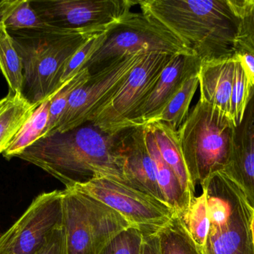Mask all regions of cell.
<instances>
[{
    "instance_id": "1",
    "label": "cell",
    "mask_w": 254,
    "mask_h": 254,
    "mask_svg": "<svg viewBox=\"0 0 254 254\" xmlns=\"http://www.w3.org/2000/svg\"><path fill=\"white\" fill-rule=\"evenodd\" d=\"M116 136L91 123L40 139L16 158L37 166L65 189L106 177L130 186Z\"/></svg>"
},
{
    "instance_id": "2",
    "label": "cell",
    "mask_w": 254,
    "mask_h": 254,
    "mask_svg": "<svg viewBox=\"0 0 254 254\" xmlns=\"http://www.w3.org/2000/svg\"><path fill=\"white\" fill-rule=\"evenodd\" d=\"M137 4L202 62L231 58L237 52L240 19L228 0H143Z\"/></svg>"
},
{
    "instance_id": "3",
    "label": "cell",
    "mask_w": 254,
    "mask_h": 254,
    "mask_svg": "<svg viewBox=\"0 0 254 254\" xmlns=\"http://www.w3.org/2000/svg\"><path fill=\"white\" fill-rule=\"evenodd\" d=\"M7 32L22 60V95L33 104H40L61 87L67 63L91 36L96 34L49 25Z\"/></svg>"
},
{
    "instance_id": "4",
    "label": "cell",
    "mask_w": 254,
    "mask_h": 254,
    "mask_svg": "<svg viewBox=\"0 0 254 254\" xmlns=\"http://www.w3.org/2000/svg\"><path fill=\"white\" fill-rule=\"evenodd\" d=\"M235 125L220 109L199 99L177 131L192 183L201 186L223 171L232 149Z\"/></svg>"
},
{
    "instance_id": "5",
    "label": "cell",
    "mask_w": 254,
    "mask_h": 254,
    "mask_svg": "<svg viewBox=\"0 0 254 254\" xmlns=\"http://www.w3.org/2000/svg\"><path fill=\"white\" fill-rule=\"evenodd\" d=\"M201 188L210 219L204 254H254V210L241 189L222 171L210 176Z\"/></svg>"
},
{
    "instance_id": "6",
    "label": "cell",
    "mask_w": 254,
    "mask_h": 254,
    "mask_svg": "<svg viewBox=\"0 0 254 254\" xmlns=\"http://www.w3.org/2000/svg\"><path fill=\"white\" fill-rule=\"evenodd\" d=\"M64 225L68 254H101L131 227L117 212L83 192L64 189Z\"/></svg>"
},
{
    "instance_id": "7",
    "label": "cell",
    "mask_w": 254,
    "mask_h": 254,
    "mask_svg": "<svg viewBox=\"0 0 254 254\" xmlns=\"http://www.w3.org/2000/svg\"><path fill=\"white\" fill-rule=\"evenodd\" d=\"M135 53L195 55L164 25L143 12H131L109 31L103 46L85 67L91 73L115 58Z\"/></svg>"
},
{
    "instance_id": "8",
    "label": "cell",
    "mask_w": 254,
    "mask_h": 254,
    "mask_svg": "<svg viewBox=\"0 0 254 254\" xmlns=\"http://www.w3.org/2000/svg\"><path fill=\"white\" fill-rule=\"evenodd\" d=\"M146 55L135 53L119 57L91 73L89 79L71 93L58 125L46 137L89 123L116 95L131 70Z\"/></svg>"
},
{
    "instance_id": "9",
    "label": "cell",
    "mask_w": 254,
    "mask_h": 254,
    "mask_svg": "<svg viewBox=\"0 0 254 254\" xmlns=\"http://www.w3.org/2000/svg\"><path fill=\"white\" fill-rule=\"evenodd\" d=\"M71 189L83 192L113 209L143 234L158 233L176 213L164 201L109 177H95Z\"/></svg>"
},
{
    "instance_id": "10",
    "label": "cell",
    "mask_w": 254,
    "mask_h": 254,
    "mask_svg": "<svg viewBox=\"0 0 254 254\" xmlns=\"http://www.w3.org/2000/svg\"><path fill=\"white\" fill-rule=\"evenodd\" d=\"M131 0H31L42 22L76 32H105L131 13Z\"/></svg>"
},
{
    "instance_id": "11",
    "label": "cell",
    "mask_w": 254,
    "mask_h": 254,
    "mask_svg": "<svg viewBox=\"0 0 254 254\" xmlns=\"http://www.w3.org/2000/svg\"><path fill=\"white\" fill-rule=\"evenodd\" d=\"M172 57L167 54H146L127 76L116 95L89 123L112 136L131 128L134 114L149 96Z\"/></svg>"
},
{
    "instance_id": "12",
    "label": "cell",
    "mask_w": 254,
    "mask_h": 254,
    "mask_svg": "<svg viewBox=\"0 0 254 254\" xmlns=\"http://www.w3.org/2000/svg\"><path fill=\"white\" fill-rule=\"evenodd\" d=\"M64 190L43 192L0 236V254H34L64 224Z\"/></svg>"
},
{
    "instance_id": "13",
    "label": "cell",
    "mask_w": 254,
    "mask_h": 254,
    "mask_svg": "<svg viewBox=\"0 0 254 254\" xmlns=\"http://www.w3.org/2000/svg\"><path fill=\"white\" fill-rule=\"evenodd\" d=\"M116 140L124 158V174L130 186L165 202L145 140L143 125L125 130L117 134Z\"/></svg>"
},
{
    "instance_id": "14",
    "label": "cell",
    "mask_w": 254,
    "mask_h": 254,
    "mask_svg": "<svg viewBox=\"0 0 254 254\" xmlns=\"http://www.w3.org/2000/svg\"><path fill=\"white\" fill-rule=\"evenodd\" d=\"M202 61L195 55L172 57L144 102L134 114L132 127L146 125L177 93L187 79L199 72Z\"/></svg>"
},
{
    "instance_id": "15",
    "label": "cell",
    "mask_w": 254,
    "mask_h": 254,
    "mask_svg": "<svg viewBox=\"0 0 254 254\" xmlns=\"http://www.w3.org/2000/svg\"><path fill=\"white\" fill-rule=\"evenodd\" d=\"M222 172L241 189L254 210V87L243 119L235 126L231 156Z\"/></svg>"
},
{
    "instance_id": "16",
    "label": "cell",
    "mask_w": 254,
    "mask_h": 254,
    "mask_svg": "<svg viewBox=\"0 0 254 254\" xmlns=\"http://www.w3.org/2000/svg\"><path fill=\"white\" fill-rule=\"evenodd\" d=\"M235 56L201 63L198 72L200 100L231 113V98L235 73Z\"/></svg>"
},
{
    "instance_id": "17",
    "label": "cell",
    "mask_w": 254,
    "mask_h": 254,
    "mask_svg": "<svg viewBox=\"0 0 254 254\" xmlns=\"http://www.w3.org/2000/svg\"><path fill=\"white\" fill-rule=\"evenodd\" d=\"M146 125L153 134L161 157L173 170L180 182L185 195L192 203L195 197V186L190 176L179 144L177 132L162 122H152Z\"/></svg>"
},
{
    "instance_id": "18",
    "label": "cell",
    "mask_w": 254,
    "mask_h": 254,
    "mask_svg": "<svg viewBox=\"0 0 254 254\" xmlns=\"http://www.w3.org/2000/svg\"><path fill=\"white\" fill-rule=\"evenodd\" d=\"M143 127L145 140L153 161L157 181L164 201L177 214L182 216L189 209L190 201L185 195L176 174L161 157L150 128L147 125H144Z\"/></svg>"
},
{
    "instance_id": "19",
    "label": "cell",
    "mask_w": 254,
    "mask_h": 254,
    "mask_svg": "<svg viewBox=\"0 0 254 254\" xmlns=\"http://www.w3.org/2000/svg\"><path fill=\"white\" fill-rule=\"evenodd\" d=\"M39 104L30 102L19 92H8L0 99V154L7 149Z\"/></svg>"
},
{
    "instance_id": "20",
    "label": "cell",
    "mask_w": 254,
    "mask_h": 254,
    "mask_svg": "<svg viewBox=\"0 0 254 254\" xmlns=\"http://www.w3.org/2000/svg\"><path fill=\"white\" fill-rule=\"evenodd\" d=\"M51 96L40 103L15 136L2 155L7 161L16 158L46 134L49 120Z\"/></svg>"
},
{
    "instance_id": "21",
    "label": "cell",
    "mask_w": 254,
    "mask_h": 254,
    "mask_svg": "<svg viewBox=\"0 0 254 254\" xmlns=\"http://www.w3.org/2000/svg\"><path fill=\"white\" fill-rule=\"evenodd\" d=\"M198 86V73L187 79L170 102L146 124L162 122L177 132L189 115L190 105Z\"/></svg>"
},
{
    "instance_id": "22",
    "label": "cell",
    "mask_w": 254,
    "mask_h": 254,
    "mask_svg": "<svg viewBox=\"0 0 254 254\" xmlns=\"http://www.w3.org/2000/svg\"><path fill=\"white\" fill-rule=\"evenodd\" d=\"M157 234L162 254H204L202 248L195 243L176 213Z\"/></svg>"
},
{
    "instance_id": "23",
    "label": "cell",
    "mask_w": 254,
    "mask_h": 254,
    "mask_svg": "<svg viewBox=\"0 0 254 254\" xmlns=\"http://www.w3.org/2000/svg\"><path fill=\"white\" fill-rule=\"evenodd\" d=\"M31 4V0L0 1V30L23 29L46 26Z\"/></svg>"
},
{
    "instance_id": "24",
    "label": "cell",
    "mask_w": 254,
    "mask_h": 254,
    "mask_svg": "<svg viewBox=\"0 0 254 254\" xmlns=\"http://www.w3.org/2000/svg\"><path fill=\"white\" fill-rule=\"evenodd\" d=\"M0 70L8 85V92L22 93L23 67L22 60L7 30H0Z\"/></svg>"
},
{
    "instance_id": "25",
    "label": "cell",
    "mask_w": 254,
    "mask_h": 254,
    "mask_svg": "<svg viewBox=\"0 0 254 254\" xmlns=\"http://www.w3.org/2000/svg\"><path fill=\"white\" fill-rule=\"evenodd\" d=\"M181 218L195 243L204 247L210 229L207 195L204 190L201 195L195 197L188 211Z\"/></svg>"
},
{
    "instance_id": "26",
    "label": "cell",
    "mask_w": 254,
    "mask_h": 254,
    "mask_svg": "<svg viewBox=\"0 0 254 254\" xmlns=\"http://www.w3.org/2000/svg\"><path fill=\"white\" fill-rule=\"evenodd\" d=\"M90 76L89 69L86 67H83L77 74L64 83L58 91L51 95L49 124L46 134L42 138L49 135L55 129L65 111L71 93L79 86L83 85Z\"/></svg>"
},
{
    "instance_id": "27",
    "label": "cell",
    "mask_w": 254,
    "mask_h": 254,
    "mask_svg": "<svg viewBox=\"0 0 254 254\" xmlns=\"http://www.w3.org/2000/svg\"><path fill=\"white\" fill-rule=\"evenodd\" d=\"M235 73L234 85L231 98V119L237 126L240 124L244 115L245 110L252 95V86L242 67L240 61L236 58Z\"/></svg>"
},
{
    "instance_id": "28",
    "label": "cell",
    "mask_w": 254,
    "mask_h": 254,
    "mask_svg": "<svg viewBox=\"0 0 254 254\" xmlns=\"http://www.w3.org/2000/svg\"><path fill=\"white\" fill-rule=\"evenodd\" d=\"M110 31L91 36L70 58L61 78V86L85 67L94 54L103 46Z\"/></svg>"
},
{
    "instance_id": "29",
    "label": "cell",
    "mask_w": 254,
    "mask_h": 254,
    "mask_svg": "<svg viewBox=\"0 0 254 254\" xmlns=\"http://www.w3.org/2000/svg\"><path fill=\"white\" fill-rule=\"evenodd\" d=\"M143 232L129 227L118 234L101 254H142Z\"/></svg>"
},
{
    "instance_id": "30",
    "label": "cell",
    "mask_w": 254,
    "mask_h": 254,
    "mask_svg": "<svg viewBox=\"0 0 254 254\" xmlns=\"http://www.w3.org/2000/svg\"><path fill=\"white\" fill-rule=\"evenodd\" d=\"M246 51L254 55V5L240 19L237 37V51Z\"/></svg>"
},
{
    "instance_id": "31",
    "label": "cell",
    "mask_w": 254,
    "mask_h": 254,
    "mask_svg": "<svg viewBox=\"0 0 254 254\" xmlns=\"http://www.w3.org/2000/svg\"><path fill=\"white\" fill-rule=\"evenodd\" d=\"M34 254H68L64 224L57 228Z\"/></svg>"
},
{
    "instance_id": "32",
    "label": "cell",
    "mask_w": 254,
    "mask_h": 254,
    "mask_svg": "<svg viewBox=\"0 0 254 254\" xmlns=\"http://www.w3.org/2000/svg\"><path fill=\"white\" fill-rule=\"evenodd\" d=\"M234 56L241 64L251 86L254 87V55L246 51L239 49Z\"/></svg>"
},
{
    "instance_id": "33",
    "label": "cell",
    "mask_w": 254,
    "mask_h": 254,
    "mask_svg": "<svg viewBox=\"0 0 254 254\" xmlns=\"http://www.w3.org/2000/svg\"><path fill=\"white\" fill-rule=\"evenodd\" d=\"M142 254H162L159 238L155 234H143Z\"/></svg>"
},
{
    "instance_id": "34",
    "label": "cell",
    "mask_w": 254,
    "mask_h": 254,
    "mask_svg": "<svg viewBox=\"0 0 254 254\" xmlns=\"http://www.w3.org/2000/svg\"><path fill=\"white\" fill-rule=\"evenodd\" d=\"M252 237H253V243L254 246V213L253 216V220H252Z\"/></svg>"
}]
</instances>
